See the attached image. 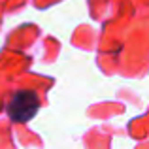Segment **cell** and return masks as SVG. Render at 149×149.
Masks as SVG:
<instances>
[{"label":"cell","mask_w":149,"mask_h":149,"mask_svg":"<svg viewBox=\"0 0 149 149\" xmlns=\"http://www.w3.org/2000/svg\"><path fill=\"white\" fill-rule=\"evenodd\" d=\"M40 98L34 91H21L11 96L8 104V115L15 123H26L38 113Z\"/></svg>","instance_id":"1"}]
</instances>
